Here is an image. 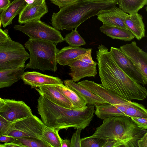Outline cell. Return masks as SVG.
<instances>
[{
  "label": "cell",
  "mask_w": 147,
  "mask_h": 147,
  "mask_svg": "<svg viewBox=\"0 0 147 147\" xmlns=\"http://www.w3.org/2000/svg\"><path fill=\"white\" fill-rule=\"evenodd\" d=\"M98 49L96 59L102 86L128 100H144L147 96L145 87L122 70L105 46L99 45Z\"/></svg>",
  "instance_id": "6da1fadb"
},
{
  "label": "cell",
  "mask_w": 147,
  "mask_h": 147,
  "mask_svg": "<svg viewBox=\"0 0 147 147\" xmlns=\"http://www.w3.org/2000/svg\"><path fill=\"white\" fill-rule=\"evenodd\" d=\"M38 114L44 125L59 131L70 127L84 129L94 117V106L82 109L69 108L58 105L41 95L37 100Z\"/></svg>",
  "instance_id": "7a4b0ae2"
},
{
  "label": "cell",
  "mask_w": 147,
  "mask_h": 147,
  "mask_svg": "<svg viewBox=\"0 0 147 147\" xmlns=\"http://www.w3.org/2000/svg\"><path fill=\"white\" fill-rule=\"evenodd\" d=\"M117 0H78L54 13L51 19L53 27L57 30H68L77 28L90 17L97 16L102 10L116 6Z\"/></svg>",
  "instance_id": "3957f363"
},
{
  "label": "cell",
  "mask_w": 147,
  "mask_h": 147,
  "mask_svg": "<svg viewBox=\"0 0 147 147\" xmlns=\"http://www.w3.org/2000/svg\"><path fill=\"white\" fill-rule=\"evenodd\" d=\"M146 132V130L139 128L130 117L115 116L104 119L91 136L120 141L124 147H138V141Z\"/></svg>",
  "instance_id": "277c9868"
},
{
  "label": "cell",
  "mask_w": 147,
  "mask_h": 147,
  "mask_svg": "<svg viewBox=\"0 0 147 147\" xmlns=\"http://www.w3.org/2000/svg\"><path fill=\"white\" fill-rule=\"evenodd\" d=\"M29 52L30 60L25 69H38L42 71L57 70L56 55L59 49L52 42L30 38L25 43Z\"/></svg>",
  "instance_id": "5b68a950"
},
{
  "label": "cell",
  "mask_w": 147,
  "mask_h": 147,
  "mask_svg": "<svg viewBox=\"0 0 147 147\" xmlns=\"http://www.w3.org/2000/svg\"><path fill=\"white\" fill-rule=\"evenodd\" d=\"M29 58L24 46L10 37L5 41H0V71L25 67L26 61Z\"/></svg>",
  "instance_id": "8992f818"
},
{
  "label": "cell",
  "mask_w": 147,
  "mask_h": 147,
  "mask_svg": "<svg viewBox=\"0 0 147 147\" xmlns=\"http://www.w3.org/2000/svg\"><path fill=\"white\" fill-rule=\"evenodd\" d=\"M24 24L15 25L14 28L32 39L47 41L56 44L65 41L64 38L58 30L40 20L30 21Z\"/></svg>",
  "instance_id": "52a82bcc"
},
{
  "label": "cell",
  "mask_w": 147,
  "mask_h": 147,
  "mask_svg": "<svg viewBox=\"0 0 147 147\" xmlns=\"http://www.w3.org/2000/svg\"><path fill=\"white\" fill-rule=\"evenodd\" d=\"M45 125L42 120L32 115L12 123L4 135L14 138L31 137L41 139Z\"/></svg>",
  "instance_id": "ba28073f"
},
{
  "label": "cell",
  "mask_w": 147,
  "mask_h": 147,
  "mask_svg": "<svg viewBox=\"0 0 147 147\" xmlns=\"http://www.w3.org/2000/svg\"><path fill=\"white\" fill-rule=\"evenodd\" d=\"M4 104L0 108V115L12 123L33 115L30 108L23 101L3 99Z\"/></svg>",
  "instance_id": "9c48e42d"
},
{
  "label": "cell",
  "mask_w": 147,
  "mask_h": 147,
  "mask_svg": "<svg viewBox=\"0 0 147 147\" xmlns=\"http://www.w3.org/2000/svg\"><path fill=\"white\" fill-rule=\"evenodd\" d=\"M110 51L118 66L127 75L143 85L147 84L140 71L120 48L111 47Z\"/></svg>",
  "instance_id": "30bf717a"
},
{
  "label": "cell",
  "mask_w": 147,
  "mask_h": 147,
  "mask_svg": "<svg viewBox=\"0 0 147 147\" xmlns=\"http://www.w3.org/2000/svg\"><path fill=\"white\" fill-rule=\"evenodd\" d=\"M147 82V53L138 47L134 41L120 47Z\"/></svg>",
  "instance_id": "8fae6325"
},
{
  "label": "cell",
  "mask_w": 147,
  "mask_h": 147,
  "mask_svg": "<svg viewBox=\"0 0 147 147\" xmlns=\"http://www.w3.org/2000/svg\"><path fill=\"white\" fill-rule=\"evenodd\" d=\"M78 83L112 104H126L129 101L119 97L104 88L100 84L94 81L86 80Z\"/></svg>",
  "instance_id": "7c38bea8"
},
{
  "label": "cell",
  "mask_w": 147,
  "mask_h": 147,
  "mask_svg": "<svg viewBox=\"0 0 147 147\" xmlns=\"http://www.w3.org/2000/svg\"><path fill=\"white\" fill-rule=\"evenodd\" d=\"M25 84L36 88L46 85H57L63 84L59 78L43 74L36 71L24 72L21 78Z\"/></svg>",
  "instance_id": "4fadbf2b"
},
{
  "label": "cell",
  "mask_w": 147,
  "mask_h": 147,
  "mask_svg": "<svg viewBox=\"0 0 147 147\" xmlns=\"http://www.w3.org/2000/svg\"><path fill=\"white\" fill-rule=\"evenodd\" d=\"M97 64V62L91 64L79 60H74L68 65L70 70L68 74L75 82L86 77H95L97 74L96 66Z\"/></svg>",
  "instance_id": "5bb4252c"
},
{
  "label": "cell",
  "mask_w": 147,
  "mask_h": 147,
  "mask_svg": "<svg viewBox=\"0 0 147 147\" xmlns=\"http://www.w3.org/2000/svg\"><path fill=\"white\" fill-rule=\"evenodd\" d=\"M128 15L120 8L116 6L102 10L97 16V19L103 24L127 29L125 20Z\"/></svg>",
  "instance_id": "9a60e30c"
},
{
  "label": "cell",
  "mask_w": 147,
  "mask_h": 147,
  "mask_svg": "<svg viewBox=\"0 0 147 147\" xmlns=\"http://www.w3.org/2000/svg\"><path fill=\"white\" fill-rule=\"evenodd\" d=\"M48 11L45 0L27 4L19 14L18 22L22 24L32 20H40Z\"/></svg>",
  "instance_id": "2e32d148"
},
{
  "label": "cell",
  "mask_w": 147,
  "mask_h": 147,
  "mask_svg": "<svg viewBox=\"0 0 147 147\" xmlns=\"http://www.w3.org/2000/svg\"><path fill=\"white\" fill-rule=\"evenodd\" d=\"M63 82L66 87L82 98L88 105L95 106L108 103L83 86L73 81L72 80L67 79L64 80Z\"/></svg>",
  "instance_id": "e0dca14e"
},
{
  "label": "cell",
  "mask_w": 147,
  "mask_h": 147,
  "mask_svg": "<svg viewBox=\"0 0 147 147\" xmlns=\"http://www.w3.org/2000/svg\"><path fill=\"white\" fill-rule=\"evenodd\" d=\"M36 89L40 95L55 103L64 107L73 108L70 101L55 88L54 85L42 86Z\"/></svg>",
  "instance_id": "ac0fdd59"
},
{
  "label": "cell",
  "mask_w": 147,
  "mask_h": 147,
  "mask_svg": "<svg viewBox=\"0 0 147 147\" xmlns=\"http://www.w3.org/2000/svg\"><path fill=\"white\" fill-rule=\"evenodd\" d=\"M125 24L127 29L138 40H140L145 36V26L143 17L138 13L128 14L125 20Z\"/></svg>",
  "instance_id": "d6986e66"
},
{
  "label": "cell",
  "mask_w": 147,
  "mask_h": 147,
  "mask_svg": "<svg viewBox=\"0 0 147 147\" xmlns=\"http://www.w3.org/2000/svg\"><path fill=\"white\" fill-rule=\"evenodd\" d=\"M25 0H14L0 14L1 24L5 28L12 23L13 19L19 14L27 5Z\"/></svg>",
  "instance_id": "ffe728a7"
},
{
  "label": "cell",
  "mask_w": 147,
  "mask_h": 147,
  "mask_svg": "<svg viewBox=\"0 0 147 147\" xmlns=\"http://www.w3.org/2000/svg\"><path fill=\"white\" fill-rule=\"evenodd\" d=\"M90 48L70 46L65 47L59 50L56 55L57 62L63 66L68 65L72 60L86 53Z\"/></svg>",
  "instance_id": "44dd1931"
},
{
  "label": "cell",
  "mask_w": 147,
  "mask_h": 147,
  "mask_svg": "<svg viewBox=\"0 0 147 147\" xmlns=\"http://www.w3.org/2000/svg\"><path fill=\"white\" fill-rule=\"evenodd\" d=\"M100 31L112 39L125 41H130L135 37L127 29L103 24L99 28Z\"/></svg>",
  "instance_id": "7402d4cb"
},
{
  "label": "cell",
  "mask_w": 147,
  "mask_h": 147,
  "mask_svg": "<svg viewBox=\"0 0 147 147\" xmlns=\"http://www.w3.org/2000/svg\"><path fill=\"white\" fill-rule=\"evenodd\" d=\"M25 67L0 71V88L9 87L18 82L24 72Z\"/></svg>",
  "instance_id": "603a6c76"
},
{
  "label": "cell",
  "mask_w": 147,
  "mask_h": 147,
  "mask_svg": "<svg viewBox=\"0 0 147 147\" xmlns=\"http://www.w3.org/2000/svg\"><path fill=\"white\" fill-rule=\"evenodd\" d=\"M95 106V115L102 120L113 117L126 116L115 105L106 103Z\"/></svg>",
  "instance_id": "cb8c5ba5"
},
{
  "label": "cell",
  "mask_w": 147,
  "mask_h": 147,
  "mask_svg": "<svg viewBox=\"0 0 147 147\" xmlns=\"http://www.w3.org/2000/svg\"><path fill=\"white\" fill-rule=\"evenodd\" d=\"M55 88L62 94L71 103L73 108H82L87 105L85 100L76 93L63 84L54 85Z\"/></svg>",
  "instance_id": "d4e9b609"
},
{
  "label": "cell",
  "mask_w": 147,
  "mask_h": 147,
  "mask_svg": "<svg viewBox=\"0 0 147 147\" xmlns=\"http://www.w3.org/2000/svg\"><path fill=\"white\" fill-rule=\"evenodd\" d=\"M123 112L126 116L130 117L147 118V110L143 105L131 101L123 105Z\"/></svg>",
  "instance_id": "484cf974"
},
{
  "label": "cell",
  "mask_w": 147,
  "mask_h": 147,
  "mask_svg": "<svg viewBox=\"0 0 147 147\" xmlns=\"http://www.w3.org/2000/svg\"><path fill=\"white\" fill-rule=\"evenodd\" d=\"M119 8L129 14L137 13L147 4V0H117Z\"/></svg>",
  "instance_id": "4316f807"
},
{
  "label": "cell",
  "mask_w": 147,
  "mask_h": 147,
  "mask_svg": "<svg viewBox=\"0 0 147 147\" xmlns=\"http://www.w3.org/2000/svg\"><path fill=\"white\" fill-rule=\"evenodd\" d=\"M59 130L45 126L41 139L48 143L51 147H61L62 138L59 134Z\"/></svg>",
  "instance_id": "83f0119b"
},
{
  "label": "cell",
  "mask_w": 147,
  "mask_h": 147,
  "mask_svg": "<svg viewBox=\"0 0 147 147\" xmlns=\"http://www.w3.org/2000/svg\"><path fill=\"white\" fill-rule=\"evenodd\" d=\"M13 142L21 147H51L47 142L41 139L31 137L15 138Z\"/></svg>",
  "instance_id": "f1b7e54d"
},
{
  "label": "cell",
  "mask_w": 147,
  "mask_h": 147,
  "mask_svg": "<svg viewBox=\"0 0 147 147\" xmlns=\"http://www.w3.org/2000/svg\"><path fill=\"white\" fill-rule=\"evenodd\" d=\"M77 28L72 30L70 33L66 34L65 40L69 46L73 47H80L85 45L86 42L84 40L78 33Z\"/></svg>",
  "instance_id": "f546056e"
},
{
  "label": "cell",
  "mask_w": 147,
  "mask_h": 147,
  "mask_svg": "<svg viewBox=\"0 0 147 147\" xmlns=\"http://www.w3.org/2000/svg\"><path fill=\"white\" fill-rule=\"evenodd\" d=\"M106 140L91 136L81 139V147H103Z\"/></svg>",
  "instance_id": "4dcf8cb0"
},
{
  "label": "cell",
  "mask_w": 147,
  "mask_h": 147,
  "mask_svg": "<svg viewBox=\"0 0 147 147\" xmlns=\"http://www.w3.org/2000/svg\"><path fill=\"white\" fill-rule=\"evenodd\" d=\"M82 130L77 129L73 134L70 140V147H81L80 134Z\"/></svg>",
  "instance_id": "1f68e13d"
},
{
  "label": "cell",
  "mask_w": 147,
  "mask_h": 147,
  "mask_svg": "<svg viewBox=\"0 0 147 147\" xmlns=\"http://www.w3.org/2000/svg\"><path fill=\"white\" fill-rule=\"evenodd\" d=\"M92 49L90 48L86 53L78 57L76 60L91 64H94L97 62L94 61L92 59Z\"/></svg>",
  "instance_id": "d6a6232c"
},
{
  "label": "cell",
  "mask_w": 147,
  "mask_h": 147,
  "mask_svg": "<svg viewBox=\"0 0 147 147\" xmlns=\"http://www.w3.org/2000/svg\"><path fill=\"white\" fill-rule=\"evenodd\" d=\"M138 127L143 130L147 129V118L140 117H130Z\"/></svg>",
  "instance_id": "836d02e7"
},
{
  "label": "cell",
  "mask_w": 147,
  "mask_h": 147,
  "mask_svg": "<svg viewBox=\"0 0 147 147\" xmlns=\"http://www.w3.org/2000/svg\"><path fill=\"white\" fill-rule=\"evenodd\" d=\"M11 123L0 115V136L4 135L8 131Z\"/></svg>",
  "instance_id": "e575fe53"
},
{
  "label": "cell",
  "mask_w": 147,
  "mask_h": 147,
  "mask_svg": "<svg viewBox=\"0 0 147 147\" xmlns=\"http://www.w3.org/2000/svg\"><path fill=\"white\" fill-rule=\"evenodd\" d=\"M61 8L78 0H49Z\"/></svg>",
  "instance_id": "d590c367"
},
{
  "label": "cell",
  "mask_w": 147,
  "mask_h": 147,
  "mask_svg": "<svg viewBox=\"0 0 147 147\" xmlns=\"http://www.w3.org/2000/svg\"><path fill=\"white\" fill-rule=\"evenodd\" d=\"M137 144L138 147H147V132L138 140Z\"/></svg>",
  "instance_id": "8d00e7d4"
},
{
  "label": "cell",
  "mask_w": 147,
  "mask_h": 147,
  "mask_svg": "<svg viewBox=\"0 0 147 147\" xmlns=\"http://www.w3.org/2000/svg\"><path fill=\"white\" fill-rule=\"evenodd\" d=\"M9 37L7 30H3L0 28V41H5L8 39Z\"/></svg>",
  "instance_id": "74e56055"
},
{
  "label": "cell",
  "mask_w": 147,
  "mask_h": 147,
  "mask_svg": "<svg viewBox=\"0 0 147 147\" xmlns=\"http://www.w3.org/2000/svg\"><path fill=\"white\" fill-rule=\"evenodd\" d=\"M14 139L13 137L6 135H3L0 136V142L9 143L14 141Z\"/></svg>",
  "instance_id": "f35d334b"
},
{
  "label": "cell",
  "mask_w": 147,
  "mask_h": 147,
  "mask_svg": "<svg viewBox=\"0 0 147 147\" xmlns=\"http://www.w3.org/2000/svg\"><path fill=\"white\" fill-rule=\"evenodd\" d=\"M10 3V0H0V13L5 9Z\"/></svg>",
  "instance_id": "ab89813d"
},
{
  "label": "cell",
  "mask_w": 147,
  "mask_h": 147,
  "mask_svg": "<svg viewBox=\"0 0 147 147\" xmlns=\"http://www.w3.org/2000/svg\"><path fill=\"white\" fill-rule=\"evenodd\" d=\"M71 141L69 140L66 139L61 140V147H70Z\"/></svg>",
  "instance_id": "60d3db41"
},
{
  "label": "cell",
  "mask_w": 147,
  "mask_h": 147,
  "mask_svg": "<svg viewBox=\"0 0 147 147\" xmlns=\"http://www.w3.org/2000/svg\"><path fill=\"white\" fill-rule=\"evenodd\" d=\"M3 145L4 147H21L20 145L13 142L9 143H5Z\"/></svg>",
  "instance_id": "b9f144b4"
},
{
  "label": "cell",
  "mask_w": 147,
  "mask_h": 147,
  "mask_svg": "<svg viewBox=\"0 0 147 147\" xmlns=\"http://www.w3.org/2000/svg\"><path fill=\"white\" fill-rule=\"evenodd\" d=\"M43 0H25L27 4H31L37 3Z\"/></svg>",
  "instance_id": "7bdbcfd3"
},
{
  "label": "cell",
  "mask_w": 147,
  "mask_h": 147,
  "mask_svg": "<svg viewBox=\"0 0 147 147\" xmlns=\"http://www.w3.org/2000/svg\"><path fill=\"white\" fill-rule=\"evenodd\" d=\"M4 102L3 99L0 97V108L4 105Z\"/></svg>",
  "instance_id": "ee69618b"
},
{
  "label": "cell",
  "mask_w": 147,
  "mask_h": 147,
  "mask_svg": "<svg viewBox=\"0 0 147 147\" xmlns=\"http://www.w3.org/2000/svg\"><path fill=\"white\" fill-rule=\"evenodd\" d=\"M0 147H4L3 144L0 143Z\"/></svg>",
  "instance_id": "f6af8a7d"
},
{
  "label": "cell",
  "mask_w": 147,
  "mask_h": 147,
  "mask_svg": "<svg viewBox=\"0 0 147 147\" xmlns=\"http://www.w3.org/2000/svg\"><path fill=\"white\" fill-rule=\"evenodd\" d=\"M1 18H0V28L1 27Z\"/></svg>",
  "instance_id": "bcb514c9"
},
{
  "label": "cell",
  "mask_w": 147,
  "mask_h": 147,
  "mask_svg": "<svg viewBox=\"0 0 147 147\" xmlns=\"http://www.w3.org/2000/svg\"><path fill=\"white\" fill-rule=\"evenodd\" d=\"M92 0V1H107L109 0Z\"/></svg>",
  "instance_id": "7dc6e473"
}]
</instances>
